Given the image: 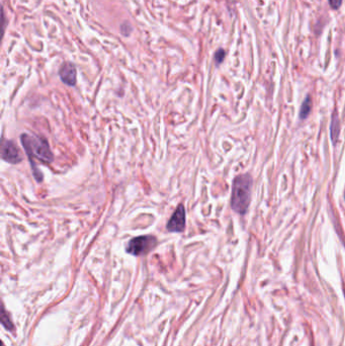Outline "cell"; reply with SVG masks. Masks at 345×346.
Masks as SVG:
<instances>
[{"mask_svg":"<svg viewBox=\"0 0 345 346\" xmlns=\"http://www.w3.org/2000/svg\"><path fill=\"white\" fill-rule=\"evenodd\" d=\"M251 189L252 177L249 174H242L234 179L231 207L240 215H244L248 210L251 200Z\"/></svg>","mask_w":345,"mask_h":346,"instance_id":"1","label":"cell"},{"mask_svg":"<svg viewBox=\"0 0 345 346\" xmlns=\"http://www.w3.org/2000/svg\"><path fill=\"white\" fill-rule=\"evenodd\" d=\"M22 144L29 158H36L43 163H52L54 155L50 149L48 141L37 135L23 134L21 136Z\"/></svg>","mask_w":345,"mask_h":346,"instance_id":"2","label":"cell"},{"mask_svg":"<svg viewBox=\"0 0 345 346\" xmlns=\"http://www.w3.org/2000/svg\"><path fill=\"white\" fill-rule=\"evenodd\" d=\"M157 242L156 237L151 235L135 237L129 241L127 252L135 256L147 254L155 248Z\"/></svg>","mask_w":345,"mask_h":346,"instance_id":"3","label":"cell"},{"mask_svg":"<svg viewBox=\"0 0 345 346\" xmlns=\"http://www.w3.org/2000/svg\"><path fill=\"white\" fill-rule=\"evenodd\" d=\"M166 229L172 233L184 232L186 229V210L183 205L177 207L166 225Z\"/></svg>","mask_w":345,"mask_h":346,"instance_id":"4","label":"cell"},{"mask_svg":"<svg viewBox=\"0 0 345 346\" xmlns=\"http://www.w3.org/2000/svg\"><path fill=\"white\" fill-rule=\"evenodd\" d=\"M1 157L10 164H18L23 160L18 146L10 140H3L1 145Z\"/></svg>","mask_w":345,"mask_h":346,"instance_id":"5","label":"cell"},{"mask_svg":"<svg viewBox=\"0 0 345 346\" xmlns=\"http://www.w3.org/2000/svg\"><path fill=\"white\" fill-rule=\"evenodd\" d=\"M61 80L68 86H74L76 84V68L72 63H64L59 70Z\"/></svg>","mask_w":345,"mask_h":346,"instance_id":"6","label":"cell"},{"mask_svg":"<svg viewBox=\"0 0 345 346\" xmlns=\"http://www.w3.org/2000/svg\"><path fill=\"white\" fill-rule=\"evenodd\" d=\"M339 131H340V125H339V119L337 117V114H333L332 122H331V139L333 143L337 142L338 136H339Z\"/></svg>","mask_w":345,"mask_h":346,"instance_id":"7","label":"cell"},{"mask_svg":"<svg viewBox=\"0 0 345 346\" xmlns=\"http://www.w3.org/2000/svg\"><path fill=\"white\" fill-rule=\"evenodd\" d=\"M311 108H312V102L310 96H307V98L305 100V102L303 103L302 106H301V110H300V117L301 119H306L308 115L311 112Z\"/></svg>","mask_w":345,"mask_h":346,"instance_id":"8","label":"cell"},{"mask_svg":"<svg viewBox=\"0 0 345 346\" xmlns=\"http://www.w3.org/2000/svg\"><path fill=\"white\" fill-rule=\"evenodd\" d=\"M224 58H225V52H224V50H219V51L216 53V55H215V60H216V63H217V64L222 63L223 60H224Z\"/></svg>","mask_w":345,"mask_h":346,"instance_id":"9","label":"cell"},{"mask_svg":"<svg viewBox=\"0 0 345 346\" xmlns=\"http://www.w3.org/2000/svg\"><path fill=\"white\" fill-rule=\"evenodd\" d=\"M329 3L333 9H338L342 3V0H329Z\"/></svg>","mask_w":345,"mask_h":346,"instance_id":"10","label":"cell"}]
</instances>
